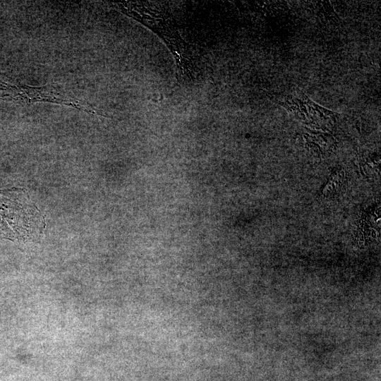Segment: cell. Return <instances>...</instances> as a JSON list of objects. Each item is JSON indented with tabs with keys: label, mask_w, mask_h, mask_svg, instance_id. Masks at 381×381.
<instances>
[{
	"label": "cell",
	"mask_w": 381,
	"mask_h": 381,
	"mask_svg": "<svg viewBox=\"0 0 381 381\" xmlns=\"http://www.w3.org/2000/svg\"><path fill=\"white\" fill-rule=\"evenodd\" d=\"M44 226L42 214L24 190H0V238H35L42 234Z\"/></svg>",
	"instance_id": "6da1fadb"
}]
</instances>
